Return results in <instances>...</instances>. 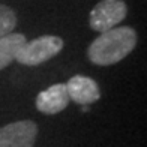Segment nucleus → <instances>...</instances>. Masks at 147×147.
I'll return each mask as SVG.
<instances>
[{
    "mask_svg": "<svg viewBox=\"0 0 147 147\" xmlns=\"http://www.w3.org/2000/svg\"><path fill=\"white\" fill-rule=\"evenodd\" d=\"M69 104V95L66 84L57 83L42 90L36 96V108L44 114H57Z\"/></svg>",
    "mask_w": 147,
    "mask_h": 147,
    "instance_id": "nucleus-6",
    "label": "nucleus"
},
{
    "mask_svg": "<svg viewBox=\"0 0 147 147\" xmlns=\"http://www.w3.org/2000/svg\"><path fill=\"white\" fill-rule=\"evenodd\" d=\"M137 45V32L132 27H114L102 32L87 50L92 63L110 66L123 60Z\"/></svg>",
    "mask_w": 147,
    "mask_h": 147,
    "instance_id": "nucleus-1",
    "label": "nucleus"
},
{
    "mask_svg": "<svg viewBox=\"0 0 147 147\" xmlns=\"http://www.w3.org/2000/svg\"><path fill=\"white\" fill-rule=\"evenodd\" d=\"M128 14V6L123 0H102L90 12V27L95 32H107L117 27Z\"/></svg>",
    "mask_w": 147,
    "mask_h": 147,
    "instance_id": "nucleus-3",
    "label": "nucleus"
},
{
    "mask_svg": "<svg viewBox=\"0 0 147 147\" xmlns=\"http://www.w3.org/2000/svg\"><path fill=\"white\" fill-rule=\"evenodd\" d=\"M27 41L23 33H9L0 38V71L9 66L12 60H15L20 48Z\"/></svg>",
    "mask_w": 147,
    "mask_h": 147,
    "instance_id": "nucleus-7",
    "label": "nucleus"
},
{
    "mask_svg": "<svg viewBox=\"0 0 147 147\" xmlns=\"http://www.w3.org/2000/svg\"><path fill=\"white\" fill-rule=\"evenodd\" d=\"M38 126L32 120L14 122L0 128V147H33Z\"/></svg>",
    "mask_w": 147,
    "mask_h": 147,
    "instance_id": "nucleus-4",
    "label": "nucleus"
},
{
    "mask_svg": "<svg viewBox=\"0 0 147 147\" xmlns=\"http://www.w3.org/2000/svg\"><path fill=\"white\" fill-rule=\"evenodd\" d=\"M17 26V15L9 6L0 3V38L12 33Z\"/></svg>",
    "mask_w": 147,
    "mask_h": 147,
    "instance_id": "nucleus-8",
    "label": "nucleus"
},
{
    "mask_svg": "<svg viewBox=\"0 0 147 147\" xmlns=\"http://www.w3.org/2000/svg\"><path fill=\"white\" fill-rule=\"evenodd\" d=\"M69 99L80 105H89L96 102L101 98V90L98 87V83L93 78L84 75H74L66 83Z\"/></svg>",
    "mask_w": 147,
    "mask_h": 147,
    "instance_id": "nucleus-5",
    "label": "nucleus"
},
{
    "mask_svg": "<svg viewBox=\"0 0 147 147\" xmlns=\"http://www.w3.org/2000/svg\"><path fill=\"white\" fill-rule=\"evenodd\" d=\"M63 48V41L59 36L44 35L33 41H26L20 48L15 60L24 66H38L51 57L57 56Z\"/></svg>",
    "mask_w": 147,
    "mask_h": 147,
    "instance_id": "nucleus-2",
    "label": "nucleus"
}]
</instances>
